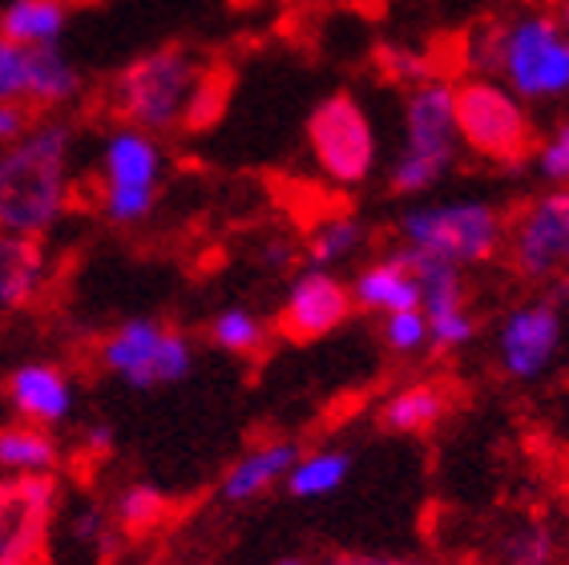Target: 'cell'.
Here are the masks:
<instances>
[{"mask_svg":"<svg viewBox=\"0 0 569 565\" xmlns=\"http://www.w3.org/2000/svg\"><path fill=\"white\" fill-rule=\"evenodd\" d=\"M291 259H296V247H291V242H267L263 247V262L267 267H274V271L291 267Z\"/></svg>","mask_w":569,"mask_h":565,"instance_id":"cell-34","label":"cell"},{"mask_svg":"<svg viewBox=\"0 0 569 565\" xmlns=\"http://www.w3.org/2000/svg\"><path fill=\"white\" fill-rule=\"evenodd\" d=\"M323 565H432L425 557H400V554H336Z\"/></svg>","mask_w":569,"mask_h":565,"instance_id":"cell-32","label":"cell"},{"mask_svg":"<svg viewBox=\"0 0 569 565\" xmlns=\"http://www.w3.org/2000/svg\"><path fill=\"white\" fill-rule=\"evenodd\" d=\"M73 146L66 118H41L0 150V235L44 242L73 210Z\"/></svg>","mask_w":569,"mask_h":565,"instance_id":"cell-1","label":"cell"},{"mask_svg":"<svg viewBox=\"0 0 569 565\" xmlns=\"http://www.w3.org/2000/svg\"><path fill=\"white\" fill-rule=\"evenodd\" d=\"M477 61L485 69H501L521 98H558L569 89V41L553 17L485 29Z\"/></svg>","mask_w":569,"mask_h":565,"instance_id":"cell-3","label":"cell"},{"mask_svg":"<svg viewBox=\"0 0 569 565\" xmlns=\"http://www.w3.org/2000/svg\"><path fill=\"white\" fill-rule=\"evenodd\" d=\"M452 121H457V138L489 162L521 166L537 150L533 121L521 101L485 77L452 86Z\"/></svg>","mask_w":569,"mask_h":565,"instance_id":"cell-6","label":"cell"},{"mask_svg":"<svg viewBox=\"0 0 569 565\" xmlns=\"http://www.w3.org/2000/svg\"><path fill=\"white\" fill-rule=\"evenodd\" d=\"M351 473V457L340 448H319V453H299V460L287 473V493L299 500L331 497Z\"/></svg>","mask_w":569,"mask_h":565,"instance_id":"cell-22","label":"cell"},{"mask_svg":"<svg viewBox=\"0 0 569 565\" xmlns=\"http://www.w3.org/2000/svg\"><path fill=\"white\" fill-rule=\"evenodd\" d=\"M505 565H553L558 562V537L546 522H529L505 537Z\"/></svg>","mask_w":569,"mask_h":565,"instance_id":"cell-26","label":"cell"},{"mask_svg":"<svg viewBox=\"0 0 569 565\" xmlns=\"http://www.w3.org/2000/svg\"><path fill=\"white\" fill-rule=\"evenodd\" d=\"M513 271L529 282L558 279L569 271V190L529 202L505 230Z\"/></svg>","mask_w":569,"mask_h":565,"instance_id":"cell-11","label":"cell"},{"mask_svg":"<svg viewBox=\"0 0 569 565\" xmlns=\"http://www.w3.org/2000/svg\"><path fill=\"white\" fill-rule=\"evenodd\" d=\"M363 242H368V227H363L360 218H351V215L328 218V222H319V227L311 230L307 259H311V267H319V271H331L336 262L351 259Z\"/></svg>","mask_w":569,"mask_h":565,"instance_id":"cell-24","label":"cell"},{"mask_svg":"<svg viewBox=\"0 0 569 565\" xmlns=\"http://www.w3.org/2000/svg\"><path fill=\"white\" fill-rule=\"evenodd\" d=\"M166 153L162 141L133 126H118L101 141L98 175H101V215L113 227H138L158 202Z\"/></svg>","mask_w":569,"mask_h":565,"instance_id":"cell-7","label":"cell"},{"mask_svg":"<svg viewBox=\"0 0 569 565\" xmlns=\"http://www.w3.org/2000/svg\"><path fill=\"white\" fill-rule=\"evenodd\" d=\"M307 146L316 153L319 170L340 186H360L376 166L372 121L351 93H331L311 109Z\"/></svg>","mask_w":569,"mask_h":565,"instance_id":"cell-9","label":"cell"},{"mask_svg":"<svg viewBox=\"0 0 569 565\" xmlns=\"http://www.w3.org/2000/svg\"><path fill=\"white\" fill-rule=\"evenodd\" d=\"M274 565H307V562H303V557H279Z\"/></svg>","mask_w":569,"mask_h":565,"instance_id":"cell-36","label":"cell"},{"mask_svg":"<svg viewBox=\"0 0 569 565\" xmlns=\"http://www.w3.org/2000/svg\"><path fill=\"white\" fill-rule=\"evenodd\" d=\"M210 344L227 356H259L267 344V324L251 307H222L207 327Z\"/></svg>","mask_w":569,"mask_h":565,"instance_id":"cell-25","label":"cell"},{"mask_svg":"<svg viewBox=\"0 0 569 565\" xmlns=\"http://www.w3.org/2000/svg\"><path fill=\"white\" fill-rule=\"evenodd\" d=\"M452 413V391L445 380H417L392 391L380 408V428L396 436H420Z\"/></svg>","mask_w":569,"mask_h":565,"instance_id":"cell-18","label":"cell"},{"mask_svg":"<svg viewBox=\"0 0 569 565\" xmlns=\"http://www.w3.org/2000/svg\"><path fill=\"white\" fill-rule=\"evenodd\" d=\"M86 448H89V453H98V457H101V453H110V448H113V428H110V424H89V428H86Z\"/></svg>","mask_w":569,"mask_h":565,"instance_id":"cell-33","label":"cell"},{"mask_svg":"<svg viewBox=\"0 0 569 565\" xmlns=\"http://www.w3.org/2000/svg\"><path fill=\"white\" fill-rule=\"evenodd\" d=\"M383 344L400 356H412L428 344V319L425 311H396V316L383 319Z\"/></svg>","mask_w":569,"mask_h":565,"instance_id":"cell-28","label":"cell"},{"mask_svg":"<svg viewBox=\"0 0 569 565\" xmlns=\"http://www.w3.org/2000/svg\"><path fill=\"white\" fill-rule=\"evenodd\" d=\"M541 175L553 186H569V118L558 121V130L541 146Z\"/></svg>","mask_w":569,"mask_h":565,"instance_id":"cell-30","label":"cell"},{"mask_svg":"<svg viewBox=\"0 0 569 565\" xmlns=\"http://www.w3.org/2000/svg\"><path fill=\"white\" fill-rule=\"evenodd\" d=\"M166 513H170L166 493L146 485V480H133V485H126V489L118 493L110 517H113V529L130 533V537H142V533H153L166 522Z\"/></svg>","mask_w":569,"mask_h":565,"instance_id":"cell-23","label":"cell"},{"mask_svg":"<svg viewBox=\"0 0 569 565\" xmlns=\"http://www.w3.org/2000/svg\"><path fill=\"white\" fill-rule=\"evenodd\" d=\"M219 77L182 44H162L133 57L110 86V106L121 126L146 130L153 138L166 130H198L219 109Z\"/></svg>","mask_w":569,"mask_h":565,"instance_id":"cell-2","label":"cell"},{"mask_svg":"<svg viewBox=\"0 0 569 565\" xmlns=\"http://www.w3.org/2000/svg\"><path fill=\"white\" fill-rule=\"evenodd\" d=\"M400 235L408 250L465 267V262H489L505 247V218L489 202H445L405 215Z\"/></svg>","mask_w":569,"mask_h":565,"instance_id":"cell-8","label":"cell"},{"mask_svg":"<svg viewBox=\"0 0 569 565\" xmlns=\"http://www.w3.org/2000/svg\"><path fill=\"white\" fill-rule=\"evenodd\" d=\"M356 311L351 304L348 282L336 271H319V267H307L303 275L291 279L287 287V299L279 307V336L291 339V344H316V339L331 336L336 327L348 324V316Z\"/></svg>","mask_w":569,"mask_h":565,"instance_id":"cell-12","label":"cell"},{"mask_svg":"<svg viewBox=\"0 0 569 565\" xmlns=\"http://www.w3.org/2000/svg\"><path fill=\"white\" fill-rule=\"evenodd\" d=\"M37 113L24 101H0V150L4 146H12V141H21L24 133L37 126Z\"/></svg>","mask_w":569,"mask_h":565,"instance_id":"cell-31","label":"cell"},{"mask_svg":"<svg viewBox=\"0 0 569 565\" xmlns=\"http://www.w3.org/2000/svg\"><path fill=\"white\" fill-rule=\"evenodd\" d=\"M351 304L372 311V316H396V311H417L420 307V282L400 255V247L380 262H368L356 279L348 282Z\"/></svg>","mask_w":569,"mask_h":565,"instance_id":"cell-16","label":"cell"},{"mask_svg":"<svg viewBox=\"0 0 569 565\" xmlns=\"http://www.w3.org/2000/svg\"><path fill=\"white\" fill-rule=\"evenodd\" d=\"M113 517L110 509H101V505H86V509H77L73 517V537L89 549H110L113 545Z\"/></svg>","mask_w":569,"mask_h":565,"instance_id":"cell-29","label":"cell"},{"mask_svg":"<svg viewBox=\"0 0 569 565\" xmlns=\"http://www.w3.org/2000/svg\"><path fill=\"white\" fill-rule=\"evenodd\" d=\"M4 400L12 404V413L21 416L24 424H37V428L53 433L57 424H66L73 416L77 391L73 380L57 364L29 359V364H17L4 376Z\"/></svg>","mask_w":569,"mask_h":565,"instance_id":"cell-14","label":"cell"},{"mask_svg":"<svg viewBox=\"0 0 569 565\" xmlns=\"http://www.w3.org/2000/svg\"><path fill=\"white\" fill-rule=\"evenodd\" d=\"M296 460H299L296 440H267V445L247 448V453L222 473L219 497L227 500V505L259 500L263 493H271L274 485H283Z\"/></svg>","mask_w":569,"mask_h":565,"instance_id":"cell-15","label":"cell"},{"mask_svg":"<svg viewBox=\"0 0 569 565\" xmlns=\"http://www.w3.org/2000/svg\"><path fill=\"white\" fill-rule=\"evenodd\" d=\"M558 24L569 33V0H561V4H558Z\"/></svg>","mask_w":569,"mask_h":565,"instance_id":"cell-35","label":"cell"},{"mask_svg":"<svg viewBox=\"0 0 569 565\" xmlns=\"http://www.w3.org/2000/svg\"><path fill=\"white\" fill-rule=\"evenodd\" d=\"M69 29L66 0H9L0 9V37L24 49H53Z\"/></svg>","mask_w":569,"mask_h":565,"instance_id":"cell-20","label":"cell"},{"mask_svg":"<svg viewBox=\"0 0 569 565\" xmlns=\"http://www.w3.org/2000/svg\"><path fill=\"white\" fill-rule=\"evenodd\" d=\"M561 344V311L549 299L517 307L501 327V368L513 380H533L549 368Z\"/></svg>","mask_w":569,"mask_h":565,"instance_id":"cell-13","label":"cell"},{"mask_svg":"<svg viewBox=\"0 0 569 565\" xmlns=\"http://www.w3.org/2000/svg\"><path fill=\"white\" fill-rule=\"evenodd\" d=\"M61 485L44 477H0V565H41L49 549Z\"/></svg>","mask_w":569,"mask_h":565,"instance_id":"cell-10","label":"cell"},{"mask_svg":"<svg viewBox=\"0 0 569 565\" xmlns=\"http://www.w3.org/2000/svg\"><path fill=\"white\" fill-rule=\"evenodd\" d=\"M457 150V121H452V86L428 77L412 86L405 109V153L392 166V195H420L437 182Z\"/></svg>","mask_w":569,"mask_h":565,"instance_id":"cell-5","label":"cell"},{"mask_svg":"<svg viewBox=\"0 0 569 565\" xmlns=\"http://www.w3.org/2000/svg\"><path fill=\"white\" fill-rule=\"evenodd\" d=\"M101 368L133 391L174 388L194 371V339L162 319H121L98 348Z\"/></svg>","mask_w":569,"mask_h":565,"instance_id":"cell-4","label":"cell"},{"mask_svg":"<svg viewBox=\"0 0 569 565\" xmlns=\"http://www.w3.org/2000/svg\"><path fill=\"white\" fill-rule=\"evenodd\" d=\"M81 69L61 53V44L53 49H33L29 57V93H24V106L33 109L37 118L41 113H53L61 106H73L81 98Z\"/></svg>","mask_w":569,"mask_h":565,"instance_id":"cell-19","label":"cell"},{"mask_svg":"<svg viewBox=\"0 0 569 565\" xmlns=\"http://www.w3.org/2000/svg\"><path fill=\"white\" fill-rule=\"evenodd\" d=\"M29 57H33V49L0 37V101H24V93H29Z\"/></svg>","mask_w":569,"mask_h":565,"instance_id":"cell-27","label":"cell"},{"mask_svg":"<svg viewBox=\"0 0 569 565\" xmlns=\"http://www.w3.org/2000/svg\"><path fill=\"white\" fill-rule=\"evenodd\" d=\"M61 465V440L49 428L12 420L0 428V473L4 477H44Z\"/></svg>","mask_w":569,"mask_h":565,"instance_id":"cell-21","label":"cell"},{"mask_svg":"<svg viewBox=\"0 0 569 565\" xmlns=\"http://www.w3.org/2000/svg\"><path fill=\"white\" fill-rule=\"evenodd\" d=\"M44 275H49L44 242L0 235V319L33 307L44 287Z\"/></svg>","mask_w":569,"mask_h":565,"instance_id":"cell-17","label":"cell"}]
</instances>
